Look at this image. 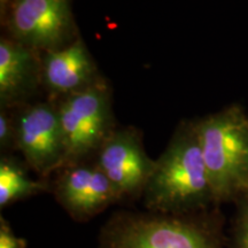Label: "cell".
<instances>
[{
  "mask_svg": "<svg viewBox=\"0 0 248 248\" xmlns=\"http://www.w3.org/2000/svg\"><path fill=\"white\" fill-rule=\"evenodd\" d=\"M218 206L188 214L119 210L99 230L97 248H226Z\"/></svg>",
  "mask_w": 248,
  "mask_h": 248,
  "instance_id": "cell-1",
  "label": "cell"
},
{
  "mask_svg": "<svg viewBox=\"0 0 248 248\" xmlns=\"http://www.w3.org/2000/svg\"><path fill=\"white\" fill-rule=\"evenodd\" d=\"M148 212L188 214L218 206L201 151L197 124L177 126L155 167L142 195Z\"/></svg>",
  "mask_w": 248,
  "mask_h": 248,
  "instance_id": "cell-2",
  "label": "cell"
},
{
  "mask_svg": "<svg viewBox=\"0 0 248 248\" xmlns=\"http://www.w3.org/2000/svg\"><path fill=\"white\" fill-rule=\"evenodd\" d=\"M195 124L216 203L234 202L248 190V117L231 106Z\"/></svg>",
  "mask_w": 248,
  "mask_h": 248,
  "instance_id": "cell-3",
  "label": "cell"
},
{
  "mask_svg": "<svg viewBox=\"0 0 248 248\" xmlns=\"http://www.w3.org/2000/svg\"><path fill=\"white\" fill-rule=\"evenodd\" d=\"M54 101L66 145L64 166L94 159L117 128L107 80L102 78L84 91Z\"/></svg>",
  "mask_w": 248,
  "mask_h": 248,
  "instance_id": "cell-4",
  "label": "cell"
},
{
  "mask_svg": "<svg viewBox=\"0 0 248 248\" xmlns=\"http://www.w3.org/2000/svg\"><path fill=\"white\" fill-rule=\"evenodd\" d=\"M1 21L5 36L39 53L64 47L79 37L70 0H11Z\"/></svg>",
  "mask_w": 248,
  "mask_h": 248,
  "instance_id": "cell-5",
  "label": "cell"
},
{
  "mask_svg": "<svg viewBox=\"0 0 248 248\" xmlns=\"http://www.w3.org/2000/svg\"><path fill=\"white\" fill-rule=\"evenodd\" d=\"M16 151L39 179L48 181L66 162V145L57 102L51 99L14 108Z\"/></svg>",
  "mask_w": 248,
  "mask_h": 248,
  "instance_id": "cell-6",
  "label": "cell"
},
{
  "mask_svg": "<svg viewBox=\"0 0 248 248\" xmlns=\"http://www.w3.org/2000/svg\"><path fill=\"white\" fill-rule=\"evenodd\" d=\"M93 160L113 185L120 203L142 199L155 160L148 156L142 135L137 129L117 126Z\"/></svg>",
  "mask_w": 248,
  "mask_h": 248,
  "instance_id": "cell-7",
  "label": "cell"
},
{
  "mask_svg": "<svg viewBox=\"0 0 248 248\" xmlns=\"http://www.w3.org/2000/svg\"><path fill=\"white\" fill-rule=\"evenodd\" d=\"M49 192L71 219L78 223L91 221L120 203L113 185L94 160L62 167L49 178Z\"/></svg>",
  "mask_w": 248,
  "mask_h": 248,
  "instance_id": "cell-8",
  "label": "cell"
},
{
  "mask_svg": "<svg viewBox=\"0 0 248 248\" xmlns=\"http://www.w3.org/2000/svg\"><path fill=\"white\" fill-rule=\"evenodd\" d=\"M40 70L42 88L51 100L84 91L104 78L80 36L64 47L40 53Z\"/></svg>",
  "mask_w": 248,
  "mask_h": 248,
  "instance_id": "cell-9",
  "label": "cell"
},
{
  "mask_svg": "<svg viewBox=\"0 0 248 248\" xmlns=\"http://www.w3.org/2000/svg\"><path fill=\"white\" fill-rule=\"evenodd\" d=\"M42 88L40 53L7 36L0 38V108L33 102Z\"/></svg>",
  "mask_w": 248,
  "mask_h": 248,
  "instance_id": "cell-10",
  "label": "cell"
},
{
  "mask_svg": "<svg viewBox=\"0 0 248 248\" xmlns=\"http://www.w3.org/2000/svg\"><path fill=\"white\" fill-rule=\"evenodd\" d=\"M28 164L12 154L0 157V209L18 201L49 192V179L30 178Z\"/></svg>",
  "mask_w": 248,
  "mask_h": 248,
  "instance_id": "cell-11",
  "label": "cell"
},
{
  "mask_svg": "<svg viewBox=\"0 0 248 248\" xmlns=\"http://www.w3.org/2000/svg\"><path fill=\"white\" fill-rule=\"evenodd\" d=\"M235 210L228 232L226 248H248V190L234 200Z\"/></svg>",
  "mask_w": 248,
  "mask_h": 248,
  "instance_id": "cell-12",
  "label": "cell"
},
{
  "mask_svg": "<svg viewBox=\"0 0 248 248\" xmlns=\"http://www.w3.org/2000/svg\"><path fill=\"white\" fill-rule=\"evenodd\" d=\"M0 150L1 154L16 151V124L13 109L0 108Z\"/></svg>",
  "mask_w": 248,
  "mask_h": 248,
  "instance_id": "cell-13",
  "label": "cell"
},
{
  "mask_svg": "<svg viewBox=\"0 0 248 248\" xmlns=\"http://www.w3.org/2000/svg\"><path fill=\"white\" fill-rule=\"evenodd\" d=\"M28 241L15 234L11 224L4 216H0V248H27Z\"/></svg>",
  "mask_w": 248,
  "mask_h": 248,
  "instance_id": "cell-14",
  "label": "cell"
},
{
  "mask_svg": "<svg viewBox=\"0 0 248 248\" xmlns=\"http://www.w3.org/2000/svg\"><path fill=\"white\" fill-rule=\"evenodd\" d=\"M9 2H11V0H0V9H1V15L5 13L6 8L8 7Z\"/></svg>",
  "mask_w": 248,
  "mask_h": 248,
  "instance_id": "cell-15",
  "label": "cell"
}]
</instances>
